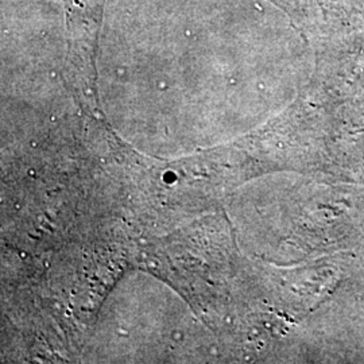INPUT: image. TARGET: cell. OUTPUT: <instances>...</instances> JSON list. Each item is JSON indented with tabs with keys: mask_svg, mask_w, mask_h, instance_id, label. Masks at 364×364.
I'll list each match as a JSON object with an SVG mask.
<instances>
[{
	"mask_svg": "<svg viewBox=\"0 0 364 364\" xmlns=\"http://www.w3.org/2000/svg\"><path fill=\"white\" fill-rule=\"evenodd\" d=\"M171 340L174 343H180V341L183 340V332L182 331H173L171 332Z\"/></svg>",
	"mask_w": 364,
	"mask_h": 364,
	"instance_id": "6da1fadb",
	"label": "cell"
},
{
	"mask_svg": "<svg viewBox=\"0 0 364 364\" xmlns=\"http://www.w3.org/2000/svg\"><path fill=\"white\" fill-rule=\"evenodd\" d=\"M27 174L30 176V177H36V174H37V171L34 169H30L27 171Z\"/></svg>",
	"mask_w": 364,
	"mask_h": 364,
	"instance_id": "7a4b0ae2",
	"label": "cell"
},
{
	"mask_svg": "<svg viewBox=\"0 0 364 364\" xmlns=\"http://www.w3.org/2000/svg\"><path fill=\"white\" fill-rule=\"evenodd\" d=\"M117 333H120V335H127V331L123 329V328H119V329H117Z\"/></svg>",
	"mask_w": 364,
	"mask_h": 364,
	"instance_id": "3957f363",
	"label": "cell"
},
{
	"mask_svg": "<svg viewBox=\"0 0 364 364\" xmlns=\"http://www.w3.org/2000/svg\"><path fill=\"white\" fill-rule=\"evenodd\" d=\"M210 353H212V355H218V350H216L215 347H212V348H210Z\"/></svg>",
	"mask_w": 364,
	"mask_h": 364,
	"instance_id": "277c9868",
	"label": "cell"
},
{
	"mask_svg": "<svg viewBox=\"0 0 364 364\" xmlns=\"http://www.w3.org/2000/svg\"><path fill=\"white\" fill-rule=\"evenodd\" d=\"M37 146H38V144H37V141H33V142H31V147H33V149H36Z\"/></svg>",
	"mask_w": 364,
	"mask_h": 364,
	"instance_id": "5b68a950",
	"label": "cell"
},
{
	"mask_svg": "<svg viewBox=\"0 0 364 364\" xmlns=\"http://www.w3.org/2000/svg\"><path fill=\"white\" fill-rule=\"evenodd\" d=\"M15 209L19 210V209H21V204H15Z\"/></svg>",
	"mask_w": 364,
	"mask_h": 364,
	"instance_id": "8992f818",
	"label": "cell"
},
{
	"mask_svg": "<svg viewBox=\"0 0 364 364\" xmlns=\"http://www.w3.org/2000/svg\"><path fill=\"white\" fill-rule=\"evenodd\" d=\"M139 243H141V245H146V239H141Z\"/></svg>",
	"mask_w": 364,
	"mask_h": 364,
	"instance_id": "52a82bcc",
	"label": "cell"
}]
</instances>
